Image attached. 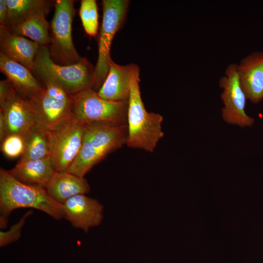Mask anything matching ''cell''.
<instances>
[{
    "label": "cell",
    "mask_w": 263,
    "mask_h": 263,
    "mask_svg": "<svg viewBox=\"0 0 263 263\" xmlns=\"http://www.w3.org/2000/svg\"><path fill=\"white\" fill-rule=\"evenodd\" d=\"M131 65L126 144L131 148L152 152L164 136L162 130L163 117L159 113H149L146 110L140 90L139 68L135 64Z\"/></svg>",
    "instance_id": "cell-3"
},
{
    "label": "cell",
    "mask_w": 263,
    "mask_h": 263,
    "mask_svg": "<svg viewBox=\"0 0 263 263\" xmlns=\"http://www.w3.org/2000/svg\"><path fill=\"white\" fill-rule=\"evenodd\" d=\"M24 150L20 161L42 159L52 155L53 135L38 122L24 136Z\"/></svg>",
    "instance_id": "cell-19"
},
{
    "label": "cell",
    "mask_w": 263,
    "mask_h": 263,
    "mask_svg": "<svg viewBox=\"0 0 263 263\" xmlns=\"http://www.w3.org/2000/svg\"><path fill=\"white\" fill-rule=\"evenodd\" d=\"M33 213L32 210L27 211L19 221L12 225L9 230L0 231V246L3 247L17 241L21 235L22 228L25 221Z\"/></svg>",
    "instance_id": "cell-24"
},
{
    "label": "cell",
    "mask_w": 263,
    "mask_h": 263,
    "mask_svg": "<svg viewBox=\"0 0 263 263\" xmlns=\"http://www.w3.org/2000/svg\"><path fill=\"white\" fill-rule=\"evenodd\" d=\"M103 17L98 40V56L92 89L98 92L108 74L113 38L125 21L130 1L103 0Z\"/></svg>",
    "instance_id": "cell-7"
},
{
    "label": "cell",
    "mask_w": 263,
    "mask_h": 263,
    "mask_svg": "<svg viewBox=\"0 0 263 263\" xmlns=\"http://www.w3.org/2000/svg\"><path fill=\"white\" fill-rule=\"evenodd\" d=\"M85 124L72 117L53 132L54 158L57 172L68 171L81 148Z\"/></svg>",
    "instance_id": "cell-10"
},
{
    "label": "cell",
    "mask_w": 263,
    "mask_h": 263,
    "mask_svg": "<svg viewBox=\"0 0 263 263\" xmlns=\"http://www.w3.org/2000/svg\"><path fill=\"white\" fill-rule=\"evenodd\" d=\"M127 124L107 122L85 124L80 150L68 172L84 177L108 154L126 144Z\"/></svg>",
    "instance_id": "cell-1"
},
{
    "label": "cell",
    "mask_w": 263,
    "mask_h": 263,
    "mask_svg": "<svg viewBox=\"0 0 263 263\" xmlns=\"http://www.w3.org/2000/svg\"><path fill=\"white\" fill-rule=\"evenodd\" d=\"M45 93L50 97L59 101H70L72 95L67 94L58 86L48 81L42 82Z\"/></svg>",
    "instance_id": "cell-25"
},
{
    "label": "cell",
    "mask_w": 263,
    "mask_h": 263,
    "mask_svg": "<svg viewBox=\"0 0 263 263\" xmlns=\"http://www.w3.org/2000/svg\"><path fill=\"white\" fill-rule=\"evenodd\" d=\"M19 208L42 211L55 220L64 218L63 205L55 201L46 189L27 185L0 169V227L5 228L11 213Z\"/></svg>",
    "instance_id": "cell-2"
},
{
    "label": "cell",
    "mask_w": 263,
    "mask_h": 263,
    "mask_svg": "<svg viewBox=\"0 0 263 263\" xmlns=\"http://www.w3.org/2000/svg\"><path fill=\"white\" fill-rule=\"evenodd\" d=\"M56 171L52 155L39 159L19 160L9 171L19 181L45 189Z\"/></svg>",
    "instance_id": "cell-16"
},
{
    "label": "cell",
    "mask_w": 263,
    "mask_h": 263,
    "mask_svg": "<svg viewBox=\"0 0 263 263\" xmlns=\"http://www.w3.org/2000/svg\"><path fill=\"white\" fill-rule=\"evenodd\" d=\"M0 70L16 91L30 100L40 93L44 86L29 69L0 53Z\"/></svg>",
    "instance_id": "cell-14"
},
{
    "label": "cell",
    "mask_w": 263,
    "mask_h": 263,
    "mask_svg": "<svg viewBox=\"0 0 263 263\" xmlns=\"http://www.w3.org/2000/svg\"><path fill=\"white\" fill-rule=\"evenodd\" d=\"M0 53L33 72L38 44L0 26Z\"/></svg>",
    "instance_id": "cell-15"
},
{
    "label": "cell",
    "mask_w": 263,
    "mask_h": 263,
    "mask_svg": "<svg viewBox=\"0 0 263 263\" xmlns=\"http://www.w3.org/2000/svg\"><path fill=\"white\" fill-rule=\"evenodd\" d=\"M7 136L6 125L2 113L0 111V140L2 142Z\"/></svg>",
    "instance_id": "cell-27"
},
{
    "label": "cell",
    "mask_w": 263,
    "mask_h": 263,
    "mask_svg": "<svg viewBox=\"0 0 263 263\" xmlns=\"http://www.w3.org/2000/svg\"><path fill=\"white\" fill-rule=\"evenodd\" d=\"M49 10L39 11L23 21L7 28L14 34L30 38L40 46H47L50 41V27L46 19Z\"/></svg>",
    "instance_id": "cell-20"
},
{
    "label": "cell",
    "mask_w": 263,
    "mask_h": 263,
    "mask_svg": "<svg viewBox=\"0 0 263 263\" xmlns=\"http://www.w3.org/2000/svg\"><path fill=\"white\" fill-rule=\"evenodd\" d=\"M64 218L75 228L87 232L99 225L103 219L104 207L97 199L78 194L63 204Z\"/></svg>",
    "instance_id": "cell-11"
},
{
    "label": "cell",
    "mask_w": 263,
    "mask_h": 263,
    "mask_svg": "<svg viewBox=\"0 0 263 263\" xmlns=\"http://www.w3.org/2000/svg\"><path fill=\"white\" fill-rule=\"evenodd\" d=\"M95 0H82L79 15L83 28L87 35L95 37L98 27V15Z\"/></svg>",
    "instance_id": "cell-22"
},
{
    "label": "cell",
    "mask_w": 263,
    "mask_h": 263,
    "mask_svg": "<svg viewBox=\"0 0 263 263\" xmlns=\"http://www.w3.org/2000/svg\"><path fill=\"white\" fill-rule=\"evenodd\" d=\"M95 67L85 57L77 63L60 65L51 58L47 46H40L35 60L33 72L41 82L56 84L70 95L83 90L92 89Z\"/></svg>",
    "instance_id": "cell-4"
},
{
    "label": "cell",
    "mask_w": 263,
    "mask_h": 263,
    "mask_svg": "<svg viewBox=\"0 0 263 263\" xmlns=\"http://www.w3.org/2000/svg\"><path fill=\"white\" fill-rule=\"evenodd\" d=\"M128 106V100H107L90 88L72 95V117L84 124L94 122L127 124Z\"/></svg>",
    "instance_id": "cell-6"
},
{
    "label": "cell",
    "mask_w": 263,
    "mask_h": 263,
    "mask_svg": "<svg viewBox=\"0 0 263 263\" xmlns=\"http://www.w3.org/2000/svg\"><path fill=\"white\" fill-rule=\"evenodd\" d=\"M1 142V150L7 157L16 158L22 155L25 147L23 136L16 134H10Z\"/></svg>",
    "instance_id": "cell-23"
},
{
    "label": "cell",
    "mask_w": 263,
    "mask_h": 263,
    "mask_svg": "<svg viewBox=\"0 0 263 263\" xmlns=\"http://www.w3.org/2000/svg\"><path fill=\"white\" fill-rule=\"evenodd\" d=\"M240 83L246 98L254 103L263 99V52L252 53L238 65Z\"/></svg>",
    "instance_id": "cell-13"
},
{
    "label": "cell",
    "mask_w": 263,
    "mask_h": 263,
    "mask_svg": "<svg viewBox=\"0 0 263 263\" xmlns=\"http://www.w3.org/2000/svg\"><path fill=\"white\" fill-rule=\"evenodd\" d=\"M38 122L53 132L72 118L71 102L59 101L48 96L43 90L29 100Z\"/></svg>",
    "instance_id": "cell-12"
},
{
    "label": "cell",
    "mask_w": 263,
    "mask_h": 263,
    "mask_svg": "<svg viewBox=\"0 0 263 263\" xmlns=\"http://www.w3.org/2000/svg\"><path fill=\"white\" fill-rule=\"evenodd\" d=\"M8 9L6 26L10 28L39 11L50 9L52 1L44 0H5Z\"/></svg>",
    "instance_id": "cell-21"
},
{
    "label": "cell",
    "mask_w": 263,
    "mask_h": 263,
    "mask_svg": "<svg viewBox=\"0 0 263 263\" xmlns=\"http://www.w3.org/2000/svg\"><path fill=\"white\" fill-rule=\"evenodd\" d=\"M131 68V64L121 65L111 59L107 77L97 92L98 95L109 101H128L130 91Z\"/></svg>",
    "instance_id": "cell-17"
},
{
    "label": "cell",
    "mask_w": 263,
    "mask_h": 263,
    "mask_svg": "<svg viewBox=\"0 0 263 263\" xmlns=\"http://www.w3.org/2000/svg\"><path fill=\"white\" fill-rule=\"evenodd\" d=\"M46 190L55 201L63 205L75 195L89 193L91 189L84 177H79L68 171H56Z\"/></svg>",
    "instance_id": "cell-18"
},
{
    "label": "cell",
    "mask_w": 263,
    "mask_h": 263,
    "mask_svg": "<svg viewBox=\"0 0 263 263\" xmlns=\"http://www.w3.org/2000/svg\"><path fill=\"white\" fill-rule=\"evenodd\" d=\"M0 106L7 136H23L38 123L30 101L20 95L7 79L0 81Z\"/></svg>",
    "instance_id": "cell-8"
},
{
    "label": "cell",
    "mask_w": 263,
    "mask_h": 263,
    "mask_svg": "<svg viewBox=\"0 0 263 263\" xmlns=\"http://www.w3.org/2000/svg\"><path fill=\"white\" fill-rule=\"evenodd\" d=\"M74 1L57 0L50 25L49 51L56 63L69 65L77 63L82 58L74 45L72 24L75 14Z\"/></svg>",
    "instance_id": "cell-5"
},
{
    "label": "cell",
    "mask_w": 263,
    "mask_h": 263,
    "mask_svg": "<svg viewBox=\"0 0 263 263\" xmlns=\"http://www.w3.org/2000/svg\"><path fill=\"white\" fill-rule=\"evenodd\" d=\"M8 20V9L5 0H0V26H6Z\"/></svg>",
    "instance_id": "cell-26"
},
{
    "label": "cell",
    "mask_w": 263,
    "mask_h": 263,
    "mask_svg": "<svg viewBox=\"0 0 263 263\" xmlns=\"http://www.w3.org/2000/svg\"><path fill=\"white\" fill-rule=\"evenodd\" d=\"M219 85L224 89L221 98L225 105L222 109L224 120L241 127L251 126L254 119L244 111L246 97L240 83L237 64L228 65L225 75L219 80Z\"/></svg>",
    "instance_id": "cell-9"
}]
</instances>
